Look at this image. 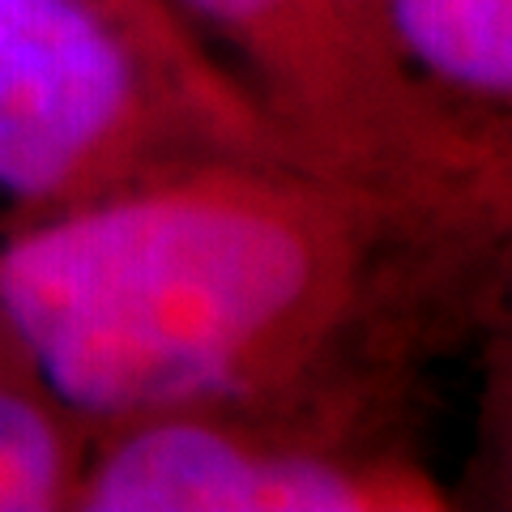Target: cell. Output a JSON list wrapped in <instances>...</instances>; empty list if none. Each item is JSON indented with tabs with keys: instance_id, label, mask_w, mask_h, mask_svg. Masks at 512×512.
Here are the masks:
<instances>
[{
	"instance_id": "4",
	"label": "cell",
	"mask_w": 512,
	"mask_h": 512,
	"mask_svg": "<svg viewBox=\"0 0 512 512\" xmlns=\"http://www.w3.org/2000/svg\"><path fill=\"white\" fill-rule=\"evenodd\" d=\"M201 39L214 35L248 60L252 77L274 103V120L308 116L325 94V69L333 60L350 9L384 0H171Z\"/></svg>"
},
{
	"instance_id": "1",
	"label": "cell",
	"mask_w": 512,
	"mask_h": 512,
	"mask_svg": "<svg viewBox=\"0 0 512 512\" xmlns=\"http://www.w3.org/2000/svg\"><path fill=\"white\" fill-rule=\"evenodd\" d=\"M346 248L320 192L210 150L0 227V312L86 427L274 402L329 325Z\"/></svg>"
},
{
	"instance_id": "5",
	"label": "cell",
	"mask_w": 512,
	"mask_h": 512,
	"mask_svg": "<svg viewBox=\"0 0 512 512\" xmlns=\"http://www.w3.org/2000/svg\"><path fill=\"white\" fill-rule=\"evenodd\" d=\"M94 427L47 389L0 312V512L73 508Z\"/></svg>"
},
{
	"instance_id": "3",
	"label": "cell",
	"mask_w": 512,
	"mask_h": 512,
	"mask_svg": "<svg viewBox=\"0 0 512 512\" xmlns=\"http://www.w3.org/2000/svg\"><path fill=\"white\" fill-rule=\"evenodd\" d=\"M376 483L274 427L265 402L167 410L99 427L73 491L82 512H359Z\"/></svg>"
},
{
	"instance_id": "7",
	"label": "cell",
	"mask_w": 512,
	"mask_h": 512,
	"mask_svg": "<svg viewBox=\"0 0 512 512\" xmlns=\"http://www.w3.org/2000/svg\"><path fill=\"white\" fill-rule=\"evenodd\" d=\"M90 5L111 13L128 35L163 64L167 77L188 94V103L201 111L205 124L231 150H244V154L274 150V133H269L265 116L248 99V90L222 64H214V56L205 52V43L192 35V26L180 18V9L171 0H90Z\"/></svg>"
},
{
	"instance_id": "6",
	"label": "cell",
	"mask_w": 512,
	"mask_h": 512,
	"mask_svg": "<svg viewBox=\"0 0 512 512\" xmlns=\"http://www.w3.org/2000/svg\"><path fill=\"white\" fill-rule=\"evenodd\" d=\"M384 18L427 77L512 103V0H384Z\"/></svg>"
},
{
	"instance_id": "2",
	"label": "cell",
	"mask_w": 512,
	"mask_h": 512,
	"mask_svg": "<svg viewBox=\"0 0 512 512\" xmlns=\"http://www.w3.org/2000/svg\"><path fill=\"white\" fill-rule=\"evenodd\" d=\"M210 150L231 146L111 13L0 0V227Z\"/></svg>"
}]
</instances>
